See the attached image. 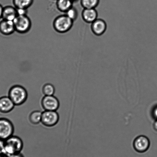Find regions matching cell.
<instances>
[{
	"mask_svg": "<svg viewBox=\"0 0 157 157\" xmlns=\"http://www.w3.org/2000/svg\"><path fill=\"white\" fill-rule=\"evenodd\" d=\"M8 96L14 103L15 106H20L26 101L28 93L24 87L17 85L10 88Z\"/></svg>",
	"mask_w": 157,
	"mask_h": 157,
	"instance_id": "1",
	"label": "cell"
},
{
	"mask_svg": "<svg viewBox=\"0 0 157 157\" xmlns=\"http://www.w3.org/2000/svg\"><path fill=\"white\" fill-rule=\"evenodd\" d=\"M4 156L7 157L13 154L20 153L23 148V142L21 138L12 136L5 141Z\"/></svg>",
	"mask_w": 157,
	"mask_h": 157,
	"instance_id": "2",
	"label": "cell"
},
{
	"mask_svg": "<svg viewBox=\"0 0 157 157\" xmlns=\"http://www.w3.org/2000/svg\"><path fill=\"white\" fill-rule=\"evenodd\" d=\"M74 21L66 14L60 15L55 19L53 27L55 30L59 33H65L71 29Z\"/></svg>",
	"mask_w": 157,
	"mask_h": 157,
	"instance_id": "3",
	"label": "cell"
},
{
	"mask_svg": "<svg viewBox=\"0 0 157 157\" xmlns=\"http://www.w3.org/2000/svg\"><path fill=\"white\" fill-rule=\"evenodd\" d=\"M15 30L20 33H25L31 29L32 23L30 18L27 16H17L13 21Z\"/></svg>",
	"mask_w": 157,
	"mask_h": 157,
	"instance_id": "4",
	"label": "cell"
},
{
	"mask_svg": "<svg viewBox=\"0 0 157 157\" xmlns=\"http://www.w3.org/2000/svg\"><path fill=\"white\" fill-rule=\"evenodd\" d=\"M14 131V126L10 120L0 118V139L6 141L13 135Z\"/></svg>",
	"mask_w": 157,
	"mask_h": 157,
	"instance_id": "5",
	"label": "cell"
},
{
	"mask_svg": "<svg viewBox=\"0 0 157 157\" xmlns=\"http://www.w3.org/2000/svg\"><path fill=\"white\" fill-rule=\"evenodd\" d=\"M59 115L56 111H46L42 112L41 123L47 127H53L57 124Z\"/></svg>",
	"mask_w": 157,
	"mask_h": 157,
	"instance_id": "6",
	"label": "cell"
},
{
	"mask_svg": "<svg viewBox=\"0 0 157 157\" xmlns=\"http://www.w3.org/2000/svg\"><path fill=\"white\" fill-rule=\"evenodd\" d=\"M41 105L45 110L57 111L60 106V102L54 95L44 96L41 101Z\"/></svg>",
	"mask_w": 157,
	"mask_h": 157,
	"instance_id": "7",
	"label": "cell"
},
{
	"mask_svg": "<svg viewBox=\"0 0 157 157\" xmlns=\"http://www.w3.org/2000/svg\"><path fill=\"white\" fill-rule=\"evenodd\" d=\"M150 146V142L147 137L141 136L137 138L134 141L133 146L136 151L144 152L147 151Z\"/></svg>",
	"mask_w": 157,
	"mask_h": 157,
	"instance_id": "8",
	"label": "cell"
},
{
	"mask_svg": "<svg viewBox=\"0 0 157 157\" xmlns=\"http://www.w3.org/2000/svg\"><path fill=\"white\" fill-rule=\"evenodd\" d=\"M15 105L8 96L0 97V113L7 114L13 110Z\"/></svg>",
	"mask_w": 157,
	"mask_h": 157,
	"instance_id": "9",
	"label": "cell"
},
{
	"mask_svg": "<svg viewBox=\"0 0 157 157\" xmlns=\"http://www.w3.org/2000/svg\"><path fill=\"white\" fill-rule=\"evenodd\" d=\"M15 28L13 21L2 19L0 21V33L4 36H8L13 34Z\"/></svg>",
	"mask_w": 157,
	"mask_h": 157,
	"instance_id": "10",
	"label": "cell"
},
{
	"mask_svg": "<svg viewBox=\"0 0 157 157\" xmlns=\"http://www.w3.org/2000/svg\"><path fill=\"white\" fill-rule=\"evenodd\" d=\"M106 27V24L104 21L101 19H97L91 23V29L94 34L100 36L105 33Z\"/></svg>",
	"mask_w": 157,
	"mask_h": 157,
	"instance_id": "11",
	"label": "cell"
},
{
	"mask_svg": "<svg viewBox=\"0 0 157 157\" xmlns=\"http://www.w3.org/2000/svg\"><path fill=\"white\" fill-rule=\"evenodd\" d=\"M98 13L95 9H84L82 13V17L85 22L92 23L97 19Z\"/></svg>",
	"mask_w": 157,
	"mask_h": 157,
	"instance_id": "12",
	"label": "cell"
},
{
	"mask_svg": "<svg viewBox=\"0 0 157 157\" xmlns=\"http://www.w3.org/2000/svg\"><path fill=\"white\" fill-rule=\"evenodd\" d=\"M17 16V9L15 7L9 6L4 7L2 19L13 21Z\"/></svg>",
	"mask_w": 157,
	"mask_h": 157,
	"instance_id": "13",
	"label": "cell"
},
{
	"mask_svg": "<svg viewBox=\"0 0 157 157\" xmlns=\"http://www.w3.org/2000/svg\"><path fill=\"white\" fill-rule=\"evenodd\" d=\"M73 2L72 0H57L56 6L58 10L65 13L73 7Z\"/></svg>",
	"mask_w": 157,
	"mask_h": 157,
	"instance_id": "14",
	"label": "cell"
},
{
	"mask_svg": "<svg viewBox=\"0 0 157 157\" xmlns=\"http://www.w3.org/2000/svg\"><path fill=\"white\" fill-rule=\"evenodd\" d=\"M33 0H13V3L17 9H28L33 4Z\"/></svg>",
	"mask_w": 157,
	"mask_h": 157,
	"instance_id": "15",
	"label": "cell"
},
{
	"mask_svg": "<svg viewBox=\"0 0 157 157\" xmlns=\"http://www.w3.org/2000/svg\"><path fill=\"white\" fill-rule=\"evenodd\" d=\"M42 112L39 111H35L31 113L29 116V120L33 124L36 125L41 123Z\"/></svg>",
	"mask_w": 157,
	"mask_h": 157,
	"instance_id": "16",
	"label": "cell"
},
{
	"mask_svg": "<svg viewBox=\"0 0 157 157\" xmlns=\"http://www.w3.org/2000/svg\"><path fill=\"white\" fill-rule=\"evenodd\" d=\"M99 1L100 0H81V4L84 9H95Z\"/></svg>",
	"mask_w": 157,
	"mask_h": 157,
	"instance_id": "17",
	"label": "cell"
},
{
	"mask_svg": "<svg viewBox=\"0 0 157 157\" xmlns=\"http://www.w3.org/2000/svg\"><path fill=\"white\" fill-rule=\"evenodd\" d=\"M42 92L45 96L54 95L55 93V88L50 83H46L42 87Z\"/></svg>",
	"mask_w": 157,
	"mask_h": 157,
	"instance_id": "18",
	"label": "cell"
},
{
	"mask_svg": "<svg viewBox=\"0 0 157 157\" xmlns=\"http://www.w3.org/2000/svg\"><path fill=\"white\" fill-rule=\"evenodd\" d=\"M65 14L74 21L77 19L78 16L77 10L73 7L67 10L65 13Z\"/></svg>",
	"mask_w": 157,
	"mask_h": 157,
	"instance_id": "19",
	"label": "cell"
},
{
	"mask_svg": "<svg viewBox=\"0 0 157 157\" xmlns=\"http://www.w3.org/2000/svg\"><path fill=\"white\" fill-rule=\"evenodd\" d=\"M5 146V141L0 139V155H4Z\"/></svg>",
	"mask_w": 157,
	"mask_h": 157,
	"instance_id": "20",
	"label": "cell"
},
{
	"mask_svg": "<svg viewBox=\"0 0 157 157\" xmlns=\"http://www.w3.org/2000/svg\"><path fill=\"white\" fill-rule=\"evenodd\" d=\"M17 16H25L27 15V9H17Z\"/></svg>",
	"mask_w": 157,
	"mask_h": 157,
	"instance_id": "21",
	"label": "cell"
},
{
	"mask_svg": "<svg viewBox=\"0 0 157 157\" xmlns=\"http://www.w3.org/2000/svg\"><path fill=\"white\" fill-rule=\"evenodd\" d=\"M7 157H24L22 153H20L13 154Z\"/></svg>",
	"mask_w": 157,
	"mask_h": 157,
	"instance_id": "22",
	"label": "cell"
},
{
	"mask_svg": "<svg viewBox=\"0 0 157 157\" xmlns=\"http://www.w3.org/2000/svg\"><path fill=\"white\" fill-rule=\"evenodd\" d=\"M153 117L155 119L157 120V106L154 108L153 112H152Z\"/></svg>",
	"mask_w": 157,
	"mask_h": 157,
	"instance_id": "23",
	"label": "cell"
},
{
	"mask_svg": "<svg viewBox=\"0 0 157 157\" xmlns=\"http://www.w3.org/2000/svg\"><path fill=\"white\" fill-rule=\"evenodd\" d=\"M4 7L2 6V5H1L0 4V19H2L3 10Z\"/></svg>",
	"mask_w": 157,
	"mask_h": 157,
	"instance_id": "24",
	"label": "cell"
},
{
	"mask_svg": "<svg viewBox=\"0 0 157 157\" xmlns=\"http://www.w3.org/2000/svg\"><path fill=\"white\" fill-rule=\"evenodd\" d=\"M154 128L155 130L157 131V120L155 121V123H154Z\"/></svg>",
	"mask_w": 157,
	"mask_h": 157,
	"instance_id": "25",
	"label": "cell"
},
{
	"mask_svg": "<svg viewBox=\"0 0 157 157\" xmlns=\"http://www.w3.org/2000/svg\"><path fill=\"white\" fill-rule=\"evenodd\" d=\"M0 157H6L5 156H4V155H0Z\"/></svg>",
	"mask_w": 157,
	"mask_h": 157,
	"instance_id": "26",
	"label": "cell"
},
{
	"mask_svg": "<svg viewBox=\"0 0 157 157\" xmlns=\"http://www.w3.org/2000/svg\"><path fill=\"white\" fill-rule=\"evenodd\" d=\"M72 1H74H74H76V0H72Z\"/></svg>",
	"mask_w": 157,
	"mask_h": 157,
	"instance_id": "27",
	"label": "cell"
}]
</instances>
